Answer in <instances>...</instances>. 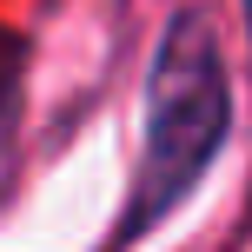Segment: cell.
I'll use <instances>...</instances> for the list:
<instances>
[{
  "label": "cell",
  "instance_id": "7a4b0ae2",
  "mask_svg": "<svg viewBox=\"0 0 252 252\" xmlns=\"http://www.w3.org/2000/svg\"><path fill=\"white\" fill-rule=\"evenodd\" d=\"M246 33H252V0H246Z\"/></svg>",
  "mask_w": 252,
  "mask_h": 252
},
{
  "label": "cell",
  "instance_id": "6da1fadb",
  "mask_svg": "<svg viewBox=\"0 0 252 252\" xmlns=\"http://www.w3.org/2000/svg\"><path fill=\"white\" fill-rule=\"evenodd\" d=\"M226 133H232V80H226L206 13L186 7L166 20L153 66H146V146H139L120 239H139L173 206H186L192 186L206 179V166L219 159Z\"/></svg>",
  "mask_w": 252,
  "mask_h": 252
}]
</instances>
